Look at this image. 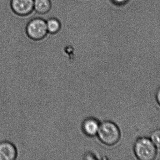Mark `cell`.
Here are the masks:
<instances>
[{
	"mask_svg": "<svg viewBox=\"0 0 160 160\" xmlns=\"http://www.w3.org/2000/svg\"><path fill=\"white\" fill-rule=\"evenodd\" d=\"M51 8L50 0H34V10L39 15L48 14Z\"/></svg>",
	"mask_w": 160,
	"mask_h": 160,
	"instance_id": "52a82bcc",
	"label": "cell"
},
{
	"mask_svg": "<svg viewBox=\"0 0 160 160\" xmlns=\"http://www.w3.org/2000/svg\"><path fill=\"white\" fill-rule=\"evenodd\" d=\"M99 140L105 145L112 146L116 144L120 139L121 132L116 124L111 121L100 124L98 132Z\"/></svg>",
	"mask_w": 160,
	"mask_h": 160,
	"instance_id": "6da1fadb",
	"label": "cell"
},
{
	"mask_svg": "<svg viewBox=\"0 0 160 160\" xmlns=\"http://www.w3.org/2000/svg\"><path fill=\"white\" fill-rule=\"evenodd\" d=\"M100 123L97 118L88 117L85 118L82 124L83 133L88 137H93L98 134Z\"/></svg>",
	"mask_w": 160,
	"mask_h": 160,
	"instance_id": "8992f818",
	"label": "cell"
},
{
	"mask_svg": "<svg viewBox=\"0 0 160 160\" xmlns=\"http://www.w3.org/2000/svg\"><path fill=\"white\" fill-rule=\"evenodd\" d=\"M12 10L18 15L26 16L34 10V0H11Z\"/></svg>",
	"mask_w": 160,
	"mask_h": 160,
	"instance_id": "5b68a950",
	"label": "cell"
},
{
	"mask_svg": "<svg viewBox=\"0 0 160 160\" xmlns=\"http://www.w3.org/2000/svg\"><path fill=\"white\" fill-rule=\"evenodd\" d=\"M150 140L157 148H160V129L156 130L151 133Z\"/></svg>",
	"mask_w": 160,
	"mask_h": 160,
	"instance_id": "9c48e42d",
	"label": "cell"
},
{
	"mask_svg": "<svg viewBox=\"0 0 160 160\" xmlns=\"http://www.w3.org/2000/svg\"><path fill=\"white\" fill-rule=\"evenodd\" d=\"M156 98H157L158 103L160 105V88L158 90L157 94H156Z\"/></svg>",
	"mask_w": 160,
	"mask_h": 160,
	"instance_id": "8fae6325",
	"label": "cell"
},
{
	"mask_svg": "<svg viewBox=\"0 0 160 160\" xmlns=\"http://www.w3.org/2000/svg\"><path fill=\"white\" fill-rule=\"evenodd\" d=\"M46 24L48 33L50 34H55L59 32L61 29V22L56 18L52 17L47 19Z\"/></svg>",
	"mask_w": 160,
	"mask_h": 160,
	"instance_id": "ba28073f",
	"label": "cell"
},
{
	"mask_svg": "<svg viewBox=\"0 0 160 160\" xmlns=\"http://www.w3.org/2000/svg\"><path fill=\"white\" fill-rule=\"evenodd\" d=\"M18 150L15 144L7 140L0 142V160H17Z\"/></svg>",
	"mask_w": 160,
	"mask_h": 160,
	"instance_id": "277c9868",
	"label": "cell"
},
{
	"mask_svg": "<svg viewBox=\"0 0 160 160\" xmlns=\"http://www.w3.org/2000/svg\"><path fill=\"white\" fill-rule=\"evenodd\" d=\"M136 157L140 160H153L157 155V147L150 139L146 137L137 140L134 146Z\"/></svg>",
	"mask_w": 160,
	"mask_h": 160,
	"instance_id": "7a4b0ae2",
	"label": "cell"
},
{
	"mask_svg": "<svg viewBox=\"0 0 160 160\" xmlns=\"http://www.w3.org/2000/svg\"><path fill=\"white\" fill-rule=\"evenodd\" d=\"M26 31L28 36L32 39H42L48 34L46 20L37 17L32 19L26 25Z\"/></svg>",
	"mask_w": 160,
	"mask_h": 160,
	"instance_id": "3957f363",
	"label": "cell"
},
{
	"mask_svg": "<svg viewBox=\"0 0 160 160\" xmlns=\"http://www.w3.org/2000/svg\"><path fill=\"white\" fill-rule=\"evenodd\" d=\"M114 4L118 6H123L128 3V0H111Z\"/></svg>",
	"mask_w": 160,
	"mask_h": 160,
	"instance_id": "30bf717a",
	"label": "cell"
}]
</instances>
